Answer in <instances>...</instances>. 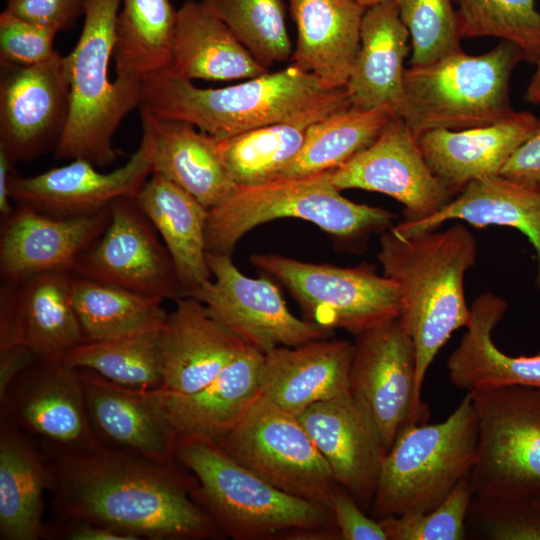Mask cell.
Instances as JSON below:
<instances>
[{"instance_id": "6da1fadb", "label": "cell", "mask_w": 540, "mask_h": 540, "mask_svg": "<svg viewBox=\"0 0 540 540\" xmlns=\"http://www.w3.org/2000/svg\"><path fill=\"white\" fill-rule=\"evenodd\" d=\"M58 522L84 521L133 540L212 539L224 533L194 498L197 483L178 467L103 444L45 451Z\"/></svg>"}, {"instance_id": "7a4b0ae2", "label": "cell", "mask_w": 540, "mask_h": 540, "mask_svg": "<svg viewBox=\"0 0 540 540\" xmlns=\"http://www.w3.org/2000/svg\"><path fill=\"white\" fill-rule=\"evenodd\" d=\"M379 246L377 259L384 276L397 285L399 318L415 347V422L426 423L429 408L421 398L426 373L452 333L470 320L464 278L475 264L477 243L471 231L456 223L444 231L407 236L391 227L381 233Z\"/></svg>"}, {"instance_id": "3957f363", "label": "cell", "mask_w": 540, "mask_h": 540, "mask_svg": "<svg viewBox=\"0 0 540 540\" xmlns=\"http://www.w3.org/2000/svg\"><path fill=\"white\" fill-rule=\"evenodd\" d=\"M175 459L198 480L194 498L224 534L235 540L286 532L340 539L330 507L290 495L236 462L216 443L178 438Z\"/></svg>"}, {"instance_id": "277c9868", "label": "cell", "mask_w": 540, "mask_h": 540, "mask_svg": "<svg viewBox=\"0 0 540 540\" xmlns=\"http://www.w3.org/2000/svg\"><path fill=\"white\" fill-rule=\"evenodd\" d=\"M339 90V89H338ZM311 73L295 65L221 88L161 72L142 82L139 110L188 122L215 139L291 119L330 98Z\"/></svg>"}, {"instance_id": "5b68a950", "label": "cell", "mask_w": 540, "mask_h": 540, "mask_svg": "<svg viewBox=\"0 0 540 540\" xmlns=\"http://www.w3.org/2000/svg\"><path fill=\"white\" fill-rule=\"evenodd\" d=\"M120 5L121 0H90L79 39L66 56L69 115L53 151L55 159L111 165L117 158L113 135L125 116L139 107L142 82L109 76Z\"/></svg>"}, {"instance_id": "8992f818", "label": "cell", "mask_w": 540, "mask_h": 540, "mask_svg": "<svg viewBox=\"0 0 540 540\" xmlns=\"http://www.w3.org/2000/svg\"><path fill=\"white\" fill-rule=\"evenodd\" d=\"M280 218L305 220L335 238L355 242L393 227L395 215L345 198L333 185L331 171L278 178L239 187L226 201L209 209L205 230L207 252L231 255L246 233Z\"/></svg>"}, {"instance_id": "52a82bcc", "label": "cell", "mask_w": 540, "mask_h": 540, "mask_svg": "<svg viewBox=\"0 0 540 540\" xmlns=\"http://www.w3.org/2000/svg\"><path fill=\"white\" fill-rule=\"evenodd\" d=\"M525 60L515 44L502 40L481 55L463 50L404 72V107L400 117L418 138L434 129L462 130L501 121L515 111L509 82Z\"/></svg>"}, {"instance_id": "ba28073f", "label": "cell", "mask_w": 540, "mask_h": 540, "mask_svg": "<svg viewBox=\"0 0 540 540\" xmlns=\"http://www.w3.org/2000/svg\"><path fill=\"white\" fill-rule=\"evenodd\" d=\"M478 425L469 393L443 422L411 424L382 464L370 516L428 512L468 478L476 458Z\"/></svg>"}, {"instance_id": "9c48e42d", "label": "cell", "mask_w": 540, "mask_h": 540, "mask_svg": "<svg viewBox=\"0 0 540 540\" xmlns=\"http://www.w3.org/2000/svg\"><path fill=\"white\" fill-rule=\"evenodd\" d=\"M477 417L473 496L540 497V389L507 386L469 392Z\"/></svg>"}, {"instance_id": "30bf717a", "label": "cell", "mask_w": 540, "mask_h": 540, "mask_svg": "<svg viewBox=\"0 0 540 540\" xmlns=\"http://www.w3.org/2000/svg\"><path fill=\"white\" fill-rule=\"evenodd\" d=\"M250 261L279 280L308 320L324 328L357 336L400 316L396 283L369 265L338 267L278 254H254Z\"/></svg>"}, {"instance_id": "8fae6325", "label": "cell", "mask_w": 540, "mask_h": 540, "mask_svg": "<svg viewBox=\"0 0 540 540\" xmlns=\"http://www.w3.org/2000/svg\"><path fill=\"white\" fill-rule=\"evenodd\" d=\"M216 444L283 492L331 508L340 485L327 461L298 416L261 393L239 423Z\"/></svg>"}, {"instance_id": "7c38bea8", "label": "cell", "mask_w": 540, "mask_h": 540, "mask_svg": "<svg viewBox=\"0 0 540 540\" xmlns=\"http://www.w3.org/2000/svg\"><path fill=\"white\" fill-rule=\"evenodd\" d=\"M212 279L190 291L208 313L245 343L265 354L327 338L332 330L291 313L270 280L244 275L231 255L207 253Z\"/></svg>"}, {"instance_id": "4fadbf2b", "label": "cell", "mask_w": 540, "mask_h": 540, "mask_svg": "<svg viewBox=\"0 0 540 540\" xmlns=\"http://www.w3.org/2000/svg\"><path fill=\"white\" fill-rule=\"evenodd\" d=\"M109 210L107 228L79 258L73 274L162 300L183 297L171 256L135 198L119 197Z\"/></svg>"}, {"instance_id": "5bb4252c", "label": "cell", "mask_w": 540, "mask_h": 540, "mask_svg": "<svg viewBox=\"0 0 540 540\" xmlns=\"http://www.w3.org/2000/svg\"><path fill=\"white\" fill-rule=\"evenodd\" d=\"M0 418L44 443V451L81 452L100 445L91 426L76 368L39 360L0 397Z\"/></svg>"}, {"instance_id": "9a60e30c", "label": "cell", "mask_w": 540, "mask_h": 540, "mask_svg": "<svg viewBox=\"0 0 540 540\" xmlns=\"http://www.w3.org/2000/svg\"><path fill=\"white\" fill-rule=\"evenodd\" d=\"M331 181L340 191L362 189L394 198L404 206V221L429 217L456 196L433 174L417 137L397 115L370 146L331 170Z\"/></svg>"}, {"instance_id": "2e32d148", "label": "cell", "mask_w": 540, "mask_h": 540, "mask_svg": "<svg viewBox=\"0 0 540 540\" xmlns=\"http://www.w3.org/2000/svg\"><path fill=\"white\" fill-rule=\"evenodd\" d=\"M66 56L31 66H1L0 144L17 161L55 150L69 115Z\"/></svg>"}, {"instance_id": "e0dca14e", "label": "cell", "mask_w": 540, "mask_h": 540, "mask_svg": "<svg viewBox=\"0 0 540 540\" xmlns=\"http://www.w3.org/2000/svg\"><path fill=\"white\" fill-rule=\"evenodd\" d=\"M415 372V347L400 318L356 336L350 391L367 405L387 452L406 426L416 424Z\"/></svg>"}, {"instance_id": "ac0fdd59", "label": "cell", "mask_w": 540, "mask_h": 540, "mask_svg": "<svg viewBox=\"0 0 540 540\" xmlns=\"http://www.w3.org/2000/svg\"><path fill=\"white\" fill-rule=\"evenodd\" d=\"M152 138L142 126L137 150L121 167L102 173L83 159L49 169L31 177L16 172L10 182V197L17 205L56 217L90 215L119 197H134L152 174Z\"/></svg>"}, {"instance_id": "d6986e66", "label": "cell", "mask_w": 540, "mask_h": 540, "mask_svg": "<svg viewBox=\"0 0 540 540\" xmlns=\"http://www.w3.org/2000/svg\"><path fill=\"white\" fill-rule=\"evenodd\" d=\"M297 416L337 483L370 512L387 450L367 405L349 391Z\"/></svg>"}, {"instance_id": "ffe728a7", "label": "cell", "mask_w": 540, "mask_h": 540, "mask_svg": "<svg viewBox=\"0 0 540 540\" xmlns=\"http://www.w3.org/2000/svg\"><path fill=\"white\" fill-rule=\"evenodd\" d=\"M72 272H49L0 288V352L20 346L61 360L85 342L72 302Z\"/></svg>"}, {"instance_id": "44dd1931", "label": "cell", "mask_w": 540, "mask_h": 540, "mask_svg": "<svg viewBox=\"0 0 540 540\" xmlns=\"http://www.w3.org/2000/svg\"><path fill=\"white\" fill-rule=\"evenodd\" d=\"M109 221V206L90 215L56 217L18 205L1 220L2 282L49 272L73 273L79 258L100 238Z\"/></svg>"}, {"instance_id": "7402d4cb", "label": "cell", "mask_w": 540, "mask_h": 540, "mask_svg": "<svg viewBox=\"0 0 540 540\" xmlns=\"http://www.w3.org/2000/svg\"><path fill=\"white\" fill-rule=\"evenodd\" d=\"M76 370L101 444L159 461L176 460L178 438L151 390L121 386L91 369Z\"/></svg>"}, {"instance_id": "603a6c76", "label": "cell", "mask_w": 540, "mask_h": 540, "mask_svg": "<svg viewBox=\"0 0 540 540\" xmlns=\"http://www.w3.org/2000/svg\"><path fill=\"white\" fill-rule=\"evenodd\" d=\"M161 330V389L191 394L205 387L248 346L203 303L181 297Z\"/></svg>"}, {"instance_id": "cb8c5ba5", "label": "cell", "mask_w": 540, "mask_h": 540, "mask_svg": "<svg viewBox=\"0 0 540 540\" xmlns=\"http://www.w3.org/2000/svg\"><path fill=\"white\" fill-rule=\"evenodd\" d=\"M540 126L528 111L496 123L462 130L434 129L417 139L433 174L455 195L474 180L500 175L516 151Z\"/></svg>"}, {"instance_id": "d4e9b609", "label": "cell", "mask_w": 540, "mask_h": 540, "mask_svg": "<svg viewBox=\"0 0 540 540\" xmlns=\"http://www.w3.org/2000/svg\"><path fill=\"white\" fill-rule=\"evenodd\" d=\"M263 353L248 345L202 389L179 394L151 389L177 438L223 439L260 394Z\"/></svg>"}, {"instance_id": "484cf974", "label": "cell", "mask_w": 540, "mask_h": 540, "mask_svg": "<svg viewBox=\"0 0 540 540\" xmlns=\"http://www.w3.org/2000/svg\"><path fill=\"white\" fill-rule=\"evenodd\" d=\"M352 354L353 343L327 338L295 347H277L263 354L260 393L299 415L318 402L350 391Z\"/></svg>"}, {"instance_id": "4316f807", "label": "cell", "mask_w": 540, "mask_h": 540, "mask_svg": "<svg viewBox=\"0 0 540 540\" xmlns=\"http://www.w3.org/2000/svg\"><path fill=\"white\" fill-rule=\"evenodd\" d=\"M409 36L395 0H382L366 8L360 47L345 86L352 106L387 109L400 117Z\"/></svg>"}, {"instance_id": "83f0119b", "label": "cell", "mask_w": 540, "mask_h": 540, "mask_svg": "<svg viewBox=\"0 0 540 540\" xmlns=\"http://www.w3.org/2000/svg\"><path fill=\"white\" fill-rule=\"evenodd\" d=\"M297 27L292 64L327 90L345 88L360 47L366 11L358 0H288Z\"/></svg>"}, {"instance_id": "f1b7e54d", "label": "cell", "mask_w": 540, "mask_h": 540, "mask_svg": "<svg viewBox=\"0 0 540 540\" xmlns=\"http://www.w3.org/2000/svg\"><path fill=\"white\" fill-rule=\"evenodd\" d=\"M507 309V301L491 292L474 300L467 331L447 359L454 387L466 393L507 386L540 389V354L510 356L493 342L492 332Z\"/></svg>"}, {"instance_id": "f546056e", "label": "cell", "mask_w": 540, "mask_h": 540, "mask_svg": "<svg viewBox=\"0 0 540 540\" xmlns=\"http://www.w3.org/2000/svg\"><path fill=\"white\" fill-rule=\"evenodd\" d=\"M152 138V173L172 181L207 209L239 188L218 152L216 139L185 121L160 119L139 110Z\"/></svg>"}, {"instance_id": "4dcf8cb0", "label": "cell", "mask_w": 540, "mask_h": 540, "mask_svg": "<svg viewBox=\"0 0 540 540\" xmlns=\"http://www.w3.org/2000/svg\"><path fill=\"white\" fill-rule=\"evenodd\" d=\"M449 220H462L474 227L507 226L522 232L537 258L535 285L540 291V187L501 175L467 184L435 214L418 221H402L392 229L407 236L437 229Z\"/></svg>"}, {"instance_id": "1f68e13d", "label": "cell", "mask_w": 540, "mask_h": 540, "mask_svg": "<svg viewBox=\"0 0 540 540\" xmlns=\"http://www.w3.org/2000/svg\"><path fill=\"white\" fill-rule=\"evenodd\" d=\"M166 71L190 81L251 79L270 72L203 0L186 1L177 10Z\"/></svg>"}, {"instance_id": "d6a6232c", "label": "cell", "mask_w": 540, "mask_h": 540, "mask_svg": "<svg viewBox=\"0 0 540 540\" xmlns=\"http://www.w3.org/2000/svg\"><path fill=\"white\" fill-rule=\"evenodd\" d=\"M135 200L164 241L183 297L211 279L205 237L209 209L158 173L150 175Z\"/></svg>"}, {"instance_id": "836d02e7", "label": "cell", "mask_w": 540, "mask_h": 540, "mask_svg": "<svg viewBox=\"0 0 540 540\" xmlns=\"http://www.w3.org/2000/svg\"><path fill=\"white\" fill-rule=\"evenodd\" d=\"M45 455L28 435L0 418V539L46 537L43 495L51 486Z\"/></svg>"}, {"instance_id": "e575fe53", "label": "cell", "mask_w": 540, "mask_h": 540, "mask_svg": "<svg viewBox=\"0 0 540 540\" xmlns=\"http://www.w3.org/2000/svg\"><path fill=\"white\" fill-rule=\"evenodd\" d=\"M350 105L345 88L339 89L324 102L291 119L216 139L218 152L239 187L264 184L276 179L295 158L314 123Z\"/></svg>"}, {"instance_id": "d590c367", "label": "cell", "mask_w": 540, "mask_h": 540, "mask_svg": "<svg viewBox=\"0 0 540 540\" xmlns=\"http://www.w3.org/2000/svg\"><path fill=\"white\" fill-rule=\"evenodd\" d=\"M113 60L117 77L143 82L170 64L177 10L169 0H121Z\"/></svg>"}, {"instance_id": "8d00e7d4", "label": "cell", "mask_w": 540, "mask_h": 540, "mask_svg": "<svg viewBox=\"0 0 540 540\" xmlns=\"http://www.w3.org/2000/svg\"><path fill=\"white\" fill-rule=\"evenodd\" d=\"M164 300L73 274L72 302L85 342L161 329Z\"/></svg>"}, {"instance_id": "74e56055", "label": "cell", "mask_w": 540, "mask_h": 540, "mask_svg": "<svg viewBox=\"0 0 540 540\" xmlns=\"http://www.w3.org/2000/svg\"><path fill=\"white\" fill-rule=\"evenodd\" d=\"M395 115L387 109L348 106L314 123L295 158L278 178H298L334 170L370 146Z\"/></svg>"}, {"instance_id": "f35d334b", "label": "cell", "mask_w": 540, "mask_h": 540, "mask_svg": "<svg viewBox=\"0 0 540 540\" xmlns=\"http://www.w3.org/2000/svg\"><path fill=\"white\" fill-rule=\"evenodd\" d=\"M162 328L83 342L69 350L61 361L73 368L91 369L124 387L158 389L163 385Z\"/></svg>"}, {"instance_id": "ab89813d", "label": "cell", "mask_w": 540, "mask_h": 540, "mask_svg": "<svg viewBox=\"0 0 540 540\" xmlns=\"http://www.w3.org/2000/svg\"><path fill=\"white\" fill-rule=\"evenodd\" d=\"M203 1L265 68L291 58L283 0Z\"/></svg>"}, {"instance_id": "60d3db41", "label": "cell", "mask_w": 540, "mask_h": 540, "mask_svg": "<svg viewBox=\"0 0 540 540\" xmlns=\"http://www.w3.org/2000/svg\"><path fill=\"white\" fill-rule=\"evenodd\" d=\"M463 37H498L517 45L525 61L540 55V12L536 0H454Z\"/></svg>"}, {"instance_id": "b9f144b4", "label": "cell", "mask_w": 540, "mask_h": 540, "mask_svg": "<svg viewBox=\"0 0 540 540\" xmlns=\"http://www.w3.org/2000/svg\"><path fill=\"white\" fill-rule=\"evenodd\" d=\"M412 46L411 66H426L461 49L453 0H395Z\"/></svg>"}, {"instance_id": "7bdbcfd3", "label": "cell", "mask_w": 540, "mask_h": 540, "mask_svg": "<svg viewBox=\"0 0 540 540\" xmlns=\"http://www.w3.org/2000/svg\"><path fill=\"white\" fill-rule=\"evenodd\" d=\"M473 493L469 477L449 496L425 513L403 514L380 519L388 540H463Z\"/></svg>"}, {"instance_id": "ee69618b", "label": "cell", "mask_w": 540, "mask_h": 540, "mask_svg": "<svg viewBox=\"0 0 540 540\" xmlns=\"http://www.w3.org/2000/svg\"><path fill=\"white\" fill-rule=\"evenodd\" d=\"M466 523L482 539L540 540V508L533 499L473 496Z\"/></svg>"}, {"instance_id": "f6af8a7d", "label": "cell", "mask_w": 540, "mask_h": 540, "mask_svg": "<svg viewBox=\"0 0 540 540\" xmlns=\"http://www.w3.org/2000/svg\"><path fill=\"white\" fill-rule=\"evenodd\" d=\"M57 34L3 10L0 14V66H31L50 59L58 52L54 49Z\"/></svg>"}, {"instance_id": "bcb514c9", "label": "cell", "mask_w": 540, "mask_h": 540, "mask_svg": "<svg viewBox=\"0 0 540 540\" xmlns=\"http://www.w3.org/2000/svg\"><path fill=\"white\" fill-rule=\"evenodd\" d=\"M90 0H6L4 10L57 33L71 29L85 15Z\"/></svg>"}, {"instance_id": "7dc6e473", "label": "cell", "mask_w": 540, "mask_h": 540, "mask_svg": "<svg viewBox=\"0 0 540 540\" xmlns=\"http://www.w3.org/2000/svg\"><path fill=\"white\" fill-rule=\"evenodd\" d=\"M331 508L342 540H388L379 520L367 516L343 487L339 486L331 502Z\"/></svg>"}, {"instance_id": "c3c4849f", "label": "cell", "mask_w": 540, "mask_h": 540, "mask_svg": "<svg viewBox=\"0 0 540 540\" xmlns=\"http://www.w3.org/2000/svg\"><path fill=\"white\" fill-rule=\"evenodd\" d=\"M500 175L540 187V126L511 155Z\"/></svg>"}, {"instance_id": "681fc988", "label": "cell", "mask_w": 540, "mask_h": 540, "mask_svg": "<svg viewBox=\"0 0 540 540\" xmlns=\"http://www.w3.org/2000/svg\"><path fill=\"white\" fill-rule=\"evenodd\" d=\"M65 540H133L110 528L84 521L58 522L46 527V537Z\"/></svg>"}, {"instance_id": "f907efd6", "label": "cell", "mask_w": 540, "mask_h": 540, "mask_svg": "<svg viewBox=\"0 0 540 540\" xmlns=\"http://www.w3.org/2000/svg\"><path fill=\"white\" fill-rule=\"evenodd\" d=\"M39 361L28 349L20 346L0 352V397L10 384L28 367Z\"/></svg>"}, {"instance_id": "816d5d0a", "label": "cell", "mask_w": 540, "mask_h": 540, "mask_svg": "<svg viewBox=\"0 0 540 540\" xmlns=\"http://www.w3.org/2000/svg\"><path fill=\"white\" fill-rule=\"evenodd\" d=\"M16 161L11 157L7 149L0 144V215L1 220L7 218L13 207L10 203V182L15 171Z\"/></svg>"}, {"instance_id": "f5cc1de1", "label": "cell", "mask_w": 540, "mask_h": 540, "mask_svg": "<svg viewBox=\"0 0 540 540\" xmlns=\"http://www.w3.org/2000/svg\"><path fill=\"white\" fill-rule=\"evenodd\" d=\"M536 65L535 73L527 87L525 101L532 104L540 103V55L534 63Z\"/></svg>"}, {"instance_id": "db71d44e", "label": "cell", "mask_w": 540, "mask_h": 540, "mask_svg": "<svg viewBox=\"0 0 540 540\" xmlns=\"http://www.w3.org/2000/svg\"><path fill=\"white\" fill-rule=\"evenodd\" d=\"M358 1L367 8L378 2H381L382 0H358Z\"/></svg>"}, {"instance_id": "11a10c76", "label": "cell", "mask_w": 540, "mask_h": 540, "mask_svg": "<svg viewBox=\"0 0 540 540\" xmlns=\"http://www.w3.org/2000/svg\"><path fill=\"white\" fill-rule=\"evenodd\" d=\"M533 501L540 508V497L533 499Z\"/></svg>"}]
</instances>
